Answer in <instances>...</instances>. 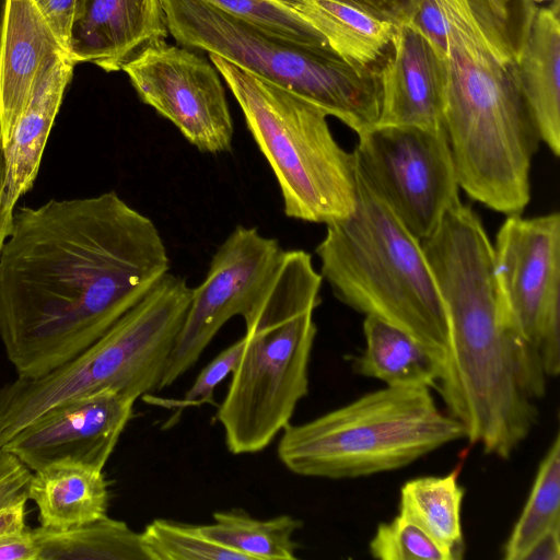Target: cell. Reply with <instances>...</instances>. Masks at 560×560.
<instances>
[{
	"label": "cell",
	"instance_id": "1",
	"mask_svg": "<svg viewBox=\"0 0 560 560\" xmlns=\"http://www.w3.org/2000/svg\"><path fill=\"white\" fill-rule=\"evenodd\" d=\"M170 267L154 222L114 190L19 208L0 249V338L18 376L84 351Z\"/></svg>",
	"mask_w": 560,
	"mask_h": 560
},
{
	"label": "cell",
	"instance_id": "2",
	"mask_svg": "<svg viewBox=\"0 0 560 560\" xmlns=\"http://www.w3.org/2000/svg\"><path fill=\"white\" fill-rule=\"evenodd\" d=\"M421 245L442 296L448 353L439 390L447 415L485 454L508 459L536 425L540 358L514 329L479 217L458 202Z\"/></svg>",
	"mask_w": 560,
	"mask_h": 560
},
{
	"label": "cell",
	"instance_id": "3",
	"mask_svg": "<svg viewBox=\"0 0 560 560\" xmlns=\"http://www.w3.org/2000/svg\"><path fill=\"white\" fill-rule=\"evenodd\" d=\"M430 1L446 27L438 54L443 124L459 188L497 212L522 214L540 138L520 89L509 25L481 0Z\"/></svg>",
	"mask_w": 560,
	"mask_h": 560
},
{
	"label": "cell",
	"instance_id": "4",
	"mask_svg": "<svg viewBox=\"0 0 560 560\" xmlns=\"http://www.w3.org/2000/svg\"><path fill=\"white\" fill-rule=\"evenodd\" d=\"M323 278L311 255L283 250L273 275L243 316L244 350L217 419L235 455L266 448L308 393Z\"/></svg>",
	"mask_w": 560,
	"mask_h": 560
},
{
	"label": "cell",
	"instance_id": "5",
	"mask_svg": "<svg viewBox=\"0 0 560 560\" xmlns=\"http://www.w3.org/2000/svg\"><path fill=\"white\" fill-rule=\"evenodd\" d=\"M326 226L315 253L334 295L406 330L446 360V311L421 242L358 168L353 211Z\"/></svg>",
	"mask_w": 560,
	"mask_h": 560
},
{
	"label": "cell",
	"instance_id": "6",
	"mask_svg": "<svg viewBox=\"0 0 560 560\" xmlns=\"http://www.w3.org/2000/svg\"><path fill=\"white\" fill-rule=\"evenodd\" d=\"M191 298L167 272L102 337L73 359L0 388V452L20 431L62 404L101 393L138 399L159 387Z\"/></svg>",
	"mask_w": 560,
	"mask_h": 560
},
{
	"label": "cell",
	"instance_id": "7",
	"mask_svg": "<svg viewBox=\"0 0 560 560\" xmlns=\"http://www.w3.org/2000/svg\"><path fill=\"white\" fill-rule=\"evenodd\" d=\"M464 427L429 387H389L282 431L277 453L293 474L352 479L402 468L454 441Z\"/></svg>",
	"mask_w": 560,
	"mask_h": 560
},
{
	"label": "cell",
	"instance_id": "8",
	"mask_svg": "<svg viewBox=\"0 0 560 560\" xmlns=\"http://www.w3.org/2000/svg\"><path fill=\"white\" fill-rule=\"evenodd\" d=\"M168 33L186 48L218 55L334 116L357 135L380 115L376 71L360 69L329 46L293 42L206 0H160Z\"/></svg>",
	"mask_w": 560,
	"mask_h": 560
},
{
	"label": "cell",
	"instance_id": "9",
	"mask_svg": "<svg viewBox=\"0 0 560 560\" xmlns=\"http://www.w3.org/2000/svg\"><path fill=\"white\" fill-rule=\"evenodd\" d=\"M208 55L275 174L284 214L326 225L347 218L357 200L355 159L335 140L328 115L224 58Z\"/></svg>",
	"mask_w": 560,
	"mask_h": 560
},
{
	"label": "cell",
	"instance_id": "10",
	"mask_svg": "<svg viewBox=\"0 0 560 560\" xmlns=\"http://www.w3.org/2000/svg\"><path fill=\"white\" fill-rule=\"evenodd\" d=\"M355 165L420 242L458 203V180L445 129L375 125L358 133Z\"/></svg>",
	"mask_w": 560,
	"mask_h": 560
},
{
	"label": "cell",
	"instance_id": "11",
	"mask_svg": "<svg viewBox=\"0 0 560 560\" xmlns=\"http://www.w3.org/2000/svg\"><path fill=\"white\" fill-rule=\"evenodd\" d=\"M493 245L495 271L510 320L541 360L560 372V214L508 215Z\"/></svg>",
	"mask_w": 560,
	"mask_h": 560
},
{
	"label": "cell",
	"instance_id": "12",
	"mask_svg": "<svg viewBox=\"0 0 560 560\" xmlns=\"http://www.w3.org/2000/svg\"><path fill=\"white\" fill-rule=\"evenodd\" d=\"M283 250L256 228L237 225L218 247L189 306L158 389L171 386L200 358L222 326L244 316L273 275Z\"/></svg>",
	"mask_w": 560,
	"mask_h": 560
},
{
	"label": "cell",
	"instance_id": "13",
	"mask_svg": "<svg viewBox=\"0 0 560 560\" xmlns=\"http://www.w3.org/2000/svg\"><path fill=\"white\" fill-rule=\"evenodd\" d=\"M140 100L202 153L231 151L233 119L219 71L186 47L154 43L122 69Z\"/></svg>",
	"mask_w": 560,
	"mask_h": 560
},
{
	"label": "cell",
	"instance_id": "14",
	"mask_svg": "<svg viewBox=\"0 0 560 560\" xmlns=\"http://www.w3.org/2000/svg\"><path fill=\"white\" fill-rule=\"evenodd\" d=\"M136 400L106 392L62 404L20 431L2 451L16 456L32 471L58 463L103 470Z\"/></svg>",
	"mask_w": 560,
	"mask_h": 560
},
{
	"label": "cell",
	"instance_id": "15",
	"mask_svg": "<svg viewBox=\"0 0 560 560\" xmlns=\"http://www.w3.org/2000/svg\"><path fill=\"white\" fill-rule=\"evenodd\" d=\"M376 77L380 86L376 125L444 129L440 59L413 24L396 25Z\"/></svg>",
	"mask_w": 560,
	"mask_h": 560
},
{
	"label": "cell",
	"instance_id": "16",
	"mask_svg": "<svg viewBox=\"0 0 560 560\" xmlns=\"http://www.w3.org/2000/svg\"><path fill=\"white\" fill-rule=\"evenodd\" d=\"M168 34L160 0H75L68 56L107 72Z\"/></svg>",
	"mask_w": 560,
	"mask_h": 560
},
{
	"label": "cell",
	"instance_id": "17",
	"mask_svg": "<svg viewBox=\"0 0 560 560\" xmlns=\"http://www.w3.org/2000/svg\"><path fill=\"white\" fill-rule=\"evenodd\" d=\"M515 61L520 89L540 141L560 154L559 0L538 5L523 0Z\"/></svg>",
	"mask_w": 560,
	"mask_h": 560
},
{
	"label": "cell",
	"instance_id": "18",
	"mask_svg": "<svg viewBox=\"0 0 560 560\" xmlns=\"http://www.w3.org/2000/svg\"><path fill=\"white\" fill-rule=\"evenodd\" d=\"M73 66L66 54H57L44 62L4 147V209L10 215H13L18 200L33 187L36 179L51 127L72 77Z\"/></svg>",
	"mask_w": 560,
	"mask_h": 560
},
{
	"label": "cell",
	"instance_id": "19",
	"mask_svg": "<svg viewBox=\"0 0 560 560\" xmlns=\"http://www.w3.org/2000/svg\"><path fill=\"white\" fill-rule=\"evenodd\" d=\"M60 46L32 0H8L0 49V124L3 145L30 97L44 62ZM69 57V56H68Z\"/></svg>",
	"mask_w": 560,
	"mask_h": 560
},
{
	"label": "cell",
	"instance_id": "20",
	"mask_svg": "<svg viewBox=\"0 0 560 560\" xmlns=\"http://www.w3.org/2000/svg\"><path fill=\"white\" fill-rule=\"evenodd\" d=\"M365 348L353 359L355 373L389 387H431L443 376L444 358L406 330L365 315Z\"/></svg>",
	"mask_w": 560,
	"mask_h": 560
},
{
	"label": "cell",
	"instance_id": "21",
	"mask_svg": "<svg viewBox=\"0 0 560 560\" xmlns=\"http://www.w3.org/2000/svg\"><path fill=\"white\" fill-rule=\"evenodd\" d=\"M353 66L376 71L387 55L396 25L351 0H282Z\"/></svg>",
	"mask_w": 560,
	"mask_h": 560
},
{
	"label": "cell",
	"instance_id": "22",
	"mask_svg": "<svg viewBox=\"0 0 560 560\" xmlns=\"http://www.w3.org/2000/svg\"><path fill=\"white\" fill-rule=\"evenodd\" d=\"M30 499L39 526L65 529L106 516L109 493L103 470L58 463L33 471Z\"/></svg>",
	"mask_w": 560,
	"mask_h": 560
},
{
	"label": "cell",
	"instance_id": "23",
	"mask_svg": "<svg viewBox=\"0 0 560 560\" xmlns=\"http://www.w3.org/2000/svg\"><path fill=\"white\" fill-rule=\"evenodd\" d=\"M31 530L37 560H149L141 534L107 515L65 529Z\"/></svg>",
	"mask_w": 560,
	"mask_h": 560
},
{
	"label": "cell",
	"instance_id": "24",
	"mask_svg": "<svg viewBox=\"0 0 560 560\" xmlns=\"http://www.w3.org/2000/svg\"><path fill=\"white\" fill-rule=\"evenodd\" d=\"M460 468L458 465L444 476L406 481L399 500V513L424 529L454 560H460L465 552L460 522L465 490L458 483Z\"/></svg>",
	"mask_w": 560,
	"mask_h": 560
},
{
	"label": "cell",
	"instance_id": "25",
	"mask_svg": "<svg viewBox=\"0 0 560 560\" xmlns=\"http://www.w3.org/2000/svg\"><path fill=\"white\" fill-rule=\"evenodd\" d=\"M199 526L208 538L245 560H294L299 545L293 535L303 523L287 514L258 520L234 509L215 512L212 523Z\"/></svg>",
	"mask_w": 560,
	"mask_h": 560
},
{
	"label": "cell",
	"instance_id": "26",
	"mask_svg": "<svg viewBox=\"0 0 560 560\" xmlns=\"http://www.w3.org/2000/svg\"><path fill=\"white\" fill-rule=\"evenodd\" d=\"M557 522H560L559 433L539 464L527 501L503 547V558L522 560L534 540Z\"/></svg>",
	"mask_w": 560,
	"mask_h": 560
},
{
	"label": "cell",
	"instance_id": "27",
	"mask_svg": "<svg viewBox=\"0 0 560 560\" xmlns=\"http://www.w3.org/2000/svg\"><path fill=\"white\" fill-rule=\"evenodd\" d=\"M140 534L149 560H245L208 538L199 525L155 518Z\"/></svg>",
	"mask_w": 560,
	"mask_h": 560
},
{
	"label": "cell",
	"instance_id": "28",
	"mask_svg": "<svg viewBox=\"0 0 560 560\" xmlns=\"http://www.w3.org/2000/svg\"><path fill=\"white\" fill-rule=\"evenodd\" d=\"M206 1L229 14L293 42L313 46H329L326 38L314 26L282 0Z\"/></svg>",
	"mask_w": 560,
	"mask_h": 560
},
{
	"label": "cell",
	"instance_id": "29",
	"mask_svg": "<svg viewBox=\"0 0 560 560\" xmlns=\"http://www.w3.org/2000/svg\"><path fill=\"white\" fill-rule=\"evenodd\" d=\"M369 549L371 556L380 560H454L446 549L402 513L377 526Z\"/></svg>",
	"mask_w": 560,
	"mask_h": 560
},
{
	"label": "cell",
	"instance_id": "30",
	"mask_svg": "<svg viewBox=\"0 0 560 560\" xmlns=\"http://www.w3.org/2000/svg\"><path fill=\"white\" fill-rule=\"evenodd\" d=\"M243 350L244 338L242 337L221 351L200 371L190 388L185 393L183 399L172 401L168 406L184 408L203 404L215 405L214 389L229 374L235 371Z\"/></svg>",
	"mask_w": 560,
	"mask_h": 560
},
{
	"label": "cell",
	"instance_id": "31",
	"mask_svg": "<svg viewBox=\"0 0 560 560\" xmlns=\"http://www.w3.org/2000/svg\"><path fill=\"white\" fill-rule=\"evenodd\" d=\"M32 476L16 456L0 452V509L26 504Z\"/></svg>",
	"mask_w": 560,
	"mask_h": 560
},
{
	"label": "cell",
	"instance_id": "32",
	"mask_svg": "<svg viewBox=\"0 0 560 560\" xmlns=\"http://www.w3.org/2000/svg\"><path fill=\"white\" fill-rule=\"evenodd\" d=\"M54 33L60 46L68 54L69 33L75 0H32Z\"/></svg>",
	"mask_w": 560,
	"mask_h": 560
},
{
	"label": "cell",
	"instance_id": "33",
	"mask_svg": "<svg viewBox=\"0 0 560 560\" xmlns=\"http://www.w3.org/2000/svg\"><path fill=\"white\" fill-rule=\"evenodd\" d=\"M395 25L409 24L412 22L420 0H351Z\"/></svg>",
	"mask_w": 560,
	"mask_h": 560
},
{
	"label": "cell",
	"instance_id": "34",
	"mask_svg": "<svg viewBox=\"0 0 560 560\" xmlns=\"http://www.w3.org/2000/svg\"><path fill=\"white\" fill-rule=\"evenodd\" d=\"M0 560H37V548L28 527L0 536Z\"/></svg>",
	"mask_w": 560,
	"mask_h": 560
},
{
	"label": "cell",
	"instance_id": "35",
	"mask_svg": "<svg viewBox=\"0 0 560 560\" xmlns=\"http://www.w3.org/2000/svg\"><path fill=\"white\" fill-rule=\"evenodd\" d=\"M522 560H560V522L540 534L523 555Z\"/></svg>",
	"mask_w": 560,
	"mask_h": 560
},
{
	"label": "cell",
	"instance_id": "36",
	"mask_svg": "<svg viewBox=\"0 0 560 560\" xmlns=\"http://www.w3.org/2000/svg\"><path fill=\"white\" fill-rule=\"evenodd\" d=\"M5 177L7 162L0 124V249L11 233L13 225V215H10L4 209Z\"/></svg>",
	"mask_w": 560,
	"mask_h": 560
},
{
	"label": "cell",
	"instance_id": "37",
	"mask_svg": "<svg viewBox=\"0 0 560 560\" xmlns=\"http://www.w3.org/2000/svg\"><path fill=\"white\" fill-rule=\"evenodd\" d=\"M25 518L26 504L0 509V536L27 528Z\"/></svg>",
	"mask_w": 560,
	"mask_h": 560
},
{
	"label": "cell",
	"instance_id": "38",
	"mask_svg": "<svg viewBox=\"0 0 560 560\" xmlns=\"http://www.w3.org/2000/svg\"><path fill=\"white\" fill-rule=\"evenodd\" d=\"M481 2L499 21L510 25L514 0H481Z\"/></svg>",
	"mask_w": 560,
	"mask_h": 560
},
{
	"label": "cell",
	"instance_id": "39",
	"mask_svg": "<svg viewBox=\"0 0 560 560\" xmlns=\"http://www.w3.org/2000/svg\"><path fill=\"white\" fill-rule=\"evenodd\" d=\"M7 5H8V0H0V49H1V45H2Z\"/></svg>",
	"mask_w": 560,
	"mask_h": 560
},
{
	"label": "cell",
	"instance_id": "40",
	"mask_svg": "<svg viewBox=\"0 0 560 560\" xmlns=\"http://www.w3.org/2000/svg\"><path fill=\"white\" fill-rule=\"evenodd\" d=\"M530 1H533L535 3H541V2H546V1H552V0H530Z\"/></svg>",
	"mask_w": 560,
	"mask_h": 560
}]
</instances>
